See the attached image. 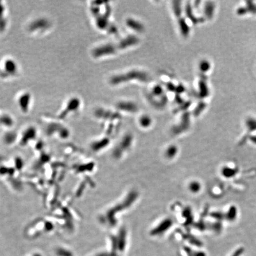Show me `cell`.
<instances>
[{
    "label": "cell",
    "instance_id": "6da1fadb",
    "mask_svg": "<svg viewBox=\"0 0 256 256\" xmlns=\"http://www.w3.org/2000/svg\"><path fill=\"white\" fill-rule=\"evenodd\" d=\"M19 67L16 61L11 58H5L0 62V77L3 79L11 78L18 75Z\"/></svg>",
    "mask_w": 256,
    "mask_h": 256
},
{
    "label": "cell",
    "instance_id": "7a4b0ae2",
    "mask_svg": "<svg viewBox=\"0 0 256 256\" xmlns=\"http://www.w3.org/2000/svg\"><path fill=\"white\" fill-rule=\"evenodd\" d=\"M81 106V100L78 97H72L68 100L62 110L58 115L59 119H64L68 116L77 113L80 109Z\"/></svg>",
    "mask_w": 256,
    "mask_h": 256
},
{
    "label": "cell",
    "instance_id": "3957f363",
    "mask_svg": "<svg viewBox=\"0 0 256 256\" xmlns=\"http://www.w3.org/2000/svg\"><path fill=\"white\" fill-rule=\"evenodd\" d=\"M52 26L51 22L46 18L39 17L32 20L27 27L30 33H42L48 31Z\"/></svg>",
    "mask_w": 256,
    "mask_h": 256
},
{
    "label": "cell",
    "instance_id": "277c9868",
    "mask_svg": "<svg viewBox=\"0 0 256 256\" xmlns=\"http://www.w3.org/2000/svg\"><path fill=\"white\" fill-rule=\"evenodd\" d=\"M31 103L32 95L29 92H23L17 97V106L23 113H27L29 111Z\"/></svg>",
    "mask_w": 256,
    "mask_h": 256
},
{
    "label": "cell",
    "instance_id": "5b68a950",
    "mask_svg": "<svg viewBox=\"0 0 256 256\" xmlns=\"http://www.w3.org/2000/svg\"><path fill=\"white\" fill-rule=\"evenodd\" d=\"M7 7L4 1H0V33H3L8 26Z\"/></svg>",
    "mask_w": 256,
    "mask_h": 256
},
{
    "label": "cell",
    "instance_id": "8992f818",
    "mask_svg": "<svg viewBox=\"0 0 256 256\" xmlns=\"http://www.w3.org/2000/svg\"><path fill=\"white\" fill-rule=\"evenodd\" d=\"M12 117L7 114L0 112V125L5 126H11L13 125Z\"/></svg>",
    "mask_w": 256,
    "mask_h": 256
},
{
    "label": "cell",
    "instance_id": "52a82bcc",
    "mask_svg": "<svg viewBox=\"0 0 256 256\" xmlns=\"http://www.w3.org/2000/svg\"><path fill=\"white\" fill-rule=\"evenodd\" d=\"M243 250H238L236 251L232 254V256H240V255H241L243 254Z\"/></svg>",
    "mask_w": 256,
    "mask_h": 256
},
{
    "label": "cell",
    "instance_id": "ba28073f",
    "mask_svg": "<svg viewBox=\"0 0 256 256\" xmlns=\"http://www.w3.org/2000/svg\"><path fill=\"white\" fill-rule=\"evenodd\" d=\"M33 256H41L40 254H34Z\"/></svg>",
    "mask_w": 256,
    "mask_h": 256
}]
</instances>
